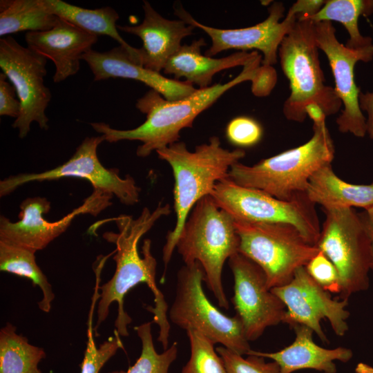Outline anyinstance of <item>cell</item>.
<instances>
[{
	"label": "cell",
	"instance_id": "cell-1",
	"mask_svg": "<svg viewBox=\"0 0 373 373\" xmlns=\"http://www.w3.org/2000/svg\"><path fill=\"white\" fill-rule=\"evenodd\" d=\"M171 211L169 204H162L160 202L152 212L149 208L144 207L136 219L126 215L111 219L116 222L119 232H106L103 238L116 245V254L113 256L116 269L111 279L99 287L101 292L97 309V319L93 327L95 335L97 336L99 326L108 316L110 305L116 302L118 305L115 322L116 331L121 336H128L127 327L132 322V318L124 309V297L132 288L139 283H144L154 296L155 306H149L146 309L153 314L152 323L159 327L157 341L164 350L169 347L171 326L167 316L168 305L156 284L157 262L151 254V242L149 239L144 240L142 249L143 258L139 254L137 246L142 236L160 218L168 216Z\"/></svg>",
	"mask_w": 373,
	"mask_h": 373
},
{
	"label": "cell",
	"instance_id": "cell-2",
	"mask_svg": "<svg viewBox=\"0 0 373 373\" xmlns=\"http://www.w3.org/2000/svg\"><path fill=\"white\" fill-rule=\"evenodd\" d=\"M262 64V55L243 66L241 73L224 84H216L205 88H197L181 99L170 101L151 89L135 104L136 108L146 115V120L139 126L129 130H117L104 122L91 123L93 129L103 135L105 141L138 140L142 142L136 151L138 157H145L153 151L164 149L179 142L180 131L192 127L195 117L210 107L232 87L246 81L254 82Z\"/></svg>",
	"mask_w": 373,
	"mask_h": 373
},
{
	"label": "cell",
	"instance_id": "cell-3",
	"mask_svg": "<svg viewBox=\"0 0 373 373\" xmlns=\"http://www.w3.org/2000/svg\"><path fill=\"white\" fill-rule=\"evenodd\" d=\"M158 157L171 167L174 177L173 199L176 220L172 231L166 235L162 250L165 272L181 231L195 204L204 196L210 195L216 184L228 178L231 167L242 159L245 151L224 149L216 136L207 143L196 146L190 151L183 142H175L156 151Z\"/></svg>",
	"mask_w": 373,
	"mask_h": 373
},
{
	"label": "cell",
	"instance_id": "cell-4",
	"mask_svg": "<svg viewBox=\"0 0 373 373\" xmlns=\"http://www.w3.org/2000/svg\"><path fill=\"white\" fill-rule=\"evenodd\" d=\"M335 148L326 123L313 124V135L305 143L254 165L240 162L230 169L229 178L235 183L260 189L280 200L292 199L306 192L312 175L332 162Z\"/></svg>",
	"mask_w": 373,
	"mask_h": 373
},
{
	"label": "cell",
	"instance_id": "cell-5",
	"mask_svg": "<svg viewBox=\"0 0 373 373\" xmlns=\"http://www.w3.org/2000/svg\"><path fill=\"white\" fill-rule=\"evenodd\" d=\"M318 50L314 21L297 17L278 51L280 67L289 82L290 94L283 108L287 120L303 122L305 108L312 103L318 104L326 117L336 114L342 107L334 87L325 83Z\"/></svg>",
	"mask_w": 373,
	"mask_h": 373
},
{
	"label": "cell",
	"instance_id": "cell-6",
	"mask_svg": "<svg viewBox=\"0 0 373 373\" xmlns=\"http://www.w3.org/2000/svg\"><path fill=\"white\" fill-rule=\"evenodd\" d=\"M239 245L234 219L211 195L195 204L176 244L185 265L195 262L201 265L207 287L219 306L225 309L229 308V303L222 283V271L225 261L239 252Z\"/></svg>",
	"mask_w": 373,
	"mask_h": 373
},
{
	"label": "cell",
	"instance_id": "cell-7",
	"mask_svg": "<svg viewBox=\"0 0 373 373\" xmlns=\"http://www.w3.org/2000/svg\"><path fill=\"white\" fill-rule=\"evenodd\" d=\"M325 218L316 246L334 264L340 297L347 299L370 286L372 238L364 213L354 208L323 209Z\"/></svg>",
	"mask_w": 373,
	"mask_h": 373
},
{
	"label": "cell",
	"instance_id": "cell-8",
	"mask_svg": "<svg viewBox=\"0 0 373 373\" xmlns=\"http://www.w3.org/2000/svg\"><path fill=\"white\" fill-rule=\"evenodd\" d=\"M239 252L261 267L269 289L288 283L320 251L294 226L235 221Z\"/></svg>",
	"mask_w": 373,
	"mask_h": 373
},
{
	"label": "cell",
	"instance_id": "cell-9",
	"mask_svg": "<svg viewBox=\"0 0 373 373\" xmlns=\"http://www.w3.org/2000/svg\"><path fill=\"white\" fill-rule=\"evenodd\" d=\"M210 195L235 221L289 224L310 244L318 242L321 227L315 204L306 192L284 200L260 189L240 186L228 177L216 184Z\"/></svg>",
	"mask_w": 373,
	"mask_h": 373
},
{
	"label": "cell",
	"instance_id": "cell-10",
	"mask_svg": "<svg viewBox=\"0 0 373 373\" xmlns=\"http://www.w3.org/2000/svg\"><path fill=\"white\" fill-rule=\"evenodd\" d=\"M203 281L204 272L198 262L179 269L169 319L186 331L194 329L203 334L215 344L247 354L251 348L240 317L237 314L229 317L214 307L204 292Z\"/></svg>",
	"mask_w": 373,
	"mask_h": 373
},
{
	"label": "cell",
	"instance_id": "cell-11",
	"mask_svg": "<svg viewBox=\"0 0 373 373\" xmlns=\"http://www.w3.org/2000/svg\"><path fill=\"white\" fill-rule=\"evenodd\" d=\"M105 141L103 135L87 137L75 153L61 165L41 173H19L0 181V197L15 191L18 187L32 182L50 181L74 177L88 180L94 191L115 196L121 203L133 205L139 202L141 189L129 175L121 178L117 169H108L100 162L97 147Z\"/></svg>",
	"mask_w": 373,
	"mask_h": 373
},
{
	"label": "cell",
	"instance_id": "cell-12",
	"mask_svg": "<svg viewBox=\"0 0 373 373\" xmlns=\"http://www.w3.org/2000/svg\"><path fill=\"white\" fill-rule=\"evenodd\" d=\"M46 61L11 36L0 39V67L15 86L21 103L20 113L12 125L18 130L20 138L27 136L34 122L43 130L49 128L46 110L51 93L44 84Z\"/></svg>",
	"mask_w": 373,
	"mask_h": 373
},
{
	"label": "cell",
	"instance_id": "cell-13",
	"mask_svg": "<svg viewBox=\"0 0 373 373\" xmlns=\"http://www.w3.org/2000/svg\"><path fill=\"white\" fill-rule=\"evenodd\" d=\"M314 23L318 48L327 56L334 79V88L342 103L341 113L336 120L338 129L343 133L364 137L367 134L366 117L359 105L361 90L355 82L354 67L358 61L373 59V44L348 48L338 40L332 22Z\"/></svg>",
	"mask_w": 373,
	"mask_h": 373
},
{
	"label": "cell",
	"instance_id": "cell-14",
	"mask_svg": "<svg viewBox=\"0 0 373 373\" xmlns=\"http://www.w3.org/2000/svg\"><path fill=\"white\" fill-rule=\"evenodd\" d=\"M112 197L111 194L93 191L79 207L55 222H49L43 217L50 210V202L46 198H27L19 206L17 222H12L1 216L0 242L35 253L65 232L77 216H97L111 204Z\"/></svg>",
	"mask_w": 373,
	"mask_h": 373
},
{
	"label": "cell",
	"instance_id": "cell-15",
	"mask_svg": "<svg viewBox=\"0 0 373 373\" xmlns=\"http://www.w3.org/2000/svg\"><path fill=\"white\" fill-rule=\"evenodd\" d=\"M234 279L232 303L246 338H260L267 327L283 323L286 307L269 289L265 272L256 262L238 252L228 260Z\"/></svg>",
	"mask_w": 373,
	"mask_h": 373
},
{
	"label": "cell",
	"instance_id": "cell-16",
	"mask_svg": "<svg viewBox=\"0 0 373 373\" xmlns=\"http://www.w3.org/2000/svg\"><path fill=\"white\" fill-rule=\"evenodd\" d=\"M271 289L286 307L284 323L292 327L298 325L307 326L323 343H327L328 339L321 325L322 320L327 319L338 336H343L348 331L347 319L350 312L345 309L348 300L332 299L309 276L305 267L298 269L288 283Z\"/></svg>",
	"mask_w": 373,
	"mask_h": 373
},
{
	"label": "cell",
	"instance_id": "cell-17",
	"mask_svg": "<svg viewBox=\"0 0 373 373\" xmlns=\"http://www.w3.org/2000/svg\"><path fill=\"white\" fill-rule=\"evenodd\" d=\"M285 7L282 2H274L268 8V17L254 26L236 28L220 29L204 25L183 8L175 9V15L187 24L198 28L206 32L211 40V46L204 55L212 57L229 49H254L263 55L262 64L272 66L278 61L279 46L297 19V15L289 9L284 18Z\"/></svg>",
	"mask_w": 373,
	"mask_h": 373
},
{
	"label": "cell",
	"instance_id": "cell-18",
	"mask_svg": "<svg viewBox=\"0 0 373 373\" xmlns=\"http://www.w3.org/2000/svg\"><path fill=\"white\" fill-rule=\"evenodd\" d=\"M82 60L89 66L95 81L112 77L139 81L159 93L167 100L181 99L197 89L186 81L169 79L158 72L145 68L135 61L128 50L120 45L106 52L90 49L82 55Z\"/></svg>",
	"mask_w": 373,
	"mask_h": 373
},
{
	"label": "cell",
	"instance_id": "cell-19",
	"mask_svg": "<svg viewBox=\"0 0 373 373\" xmlns=\"http://www.w3.org/2000/svg\"><path fill=\"white\" fill-rule=\"evenodd\" d=\"M97 37L59 18L48 30L26 32L25 40L28 48L53 61V82L59 83L77 73L82 55L92 49Z\"/></svg>",
	"mask_w": 373,
	"mask_h": 373
},
{
	"label": "cell",
	"instance_id": "cell-20",
	"mask_svg": "<svg viewBox=\"0 0 373 373\" xmlns=\"http://www.w3.org/2000/svg\"><path fill=\"white\" fill-rule=\"evenodd\" d=\"M144 17L137 26H117V29L139 37L143 45L140 64L160 73L182 46V40L192 35L195 27L182 19L170 20L161 16L147 1H143Z\"/></svg>",
	"mask_w": 373,
	"mask_h": 373
},
{
	"label": "cell",
	"instance_id": "cell-21",
	"mask_svg": "<svg viewBox=\"0 0 373 373\" xmlns=\"http://www.w3.org/2000/svg\"><path fill=\"white\" fill-rule=\"evenodd\" d=\"M293 328L296 337L289 345L274 352L250 350L247 355L254 354L271 359L278 365L280 373H293L304 369L321 373H336L334 361L346 363L353 356L352 351L346 347L326 349L318 345L313 340L314 332L307 326L298 325Z\"/></svg>",
	"mask_w": 373,
	"mask_h": 373
},
{
	"label": "cell",
	"instance_id": "cell-22",
	"mask_svg": "<svg viewBox=\"0 0 373 373\" xmlns=\"http://www.w3.org/2000/svg\"><path fill=\"white\" fill-rule=\"evenodd\" d=\"M205 45L203 38L189 45H182L166 63L164 73L173 75L177 80L183 77L186 82L196 84L199 88H205L210 86L217 73L236 66H245L260 55L257 51H241L222 58H212L202 54L201 47Z\"/></svg>",
	"mask_w": 373,
	"mask_h": 373
},
{
	"label": "cell",
	"instance_id": "cell-23",
	"mask_svg": "<svg viewBox=\"0 0 373 373\" xmlns=\"http://www.w3.org/2000/svg\"><path fill=\"white\" fill-rule=\"evenodd\" d=\"M306 193L313 204L321 205L323 209L360 207L367 210L373 207V182L368 184L347 182L334 173L332 163L312 175Z\"/></svg>",
	"mask_w": 373,
	"mask_h": 373
},
{
	"label": "cell",
	"instance_id": "cell-24",
	"mask_svg": "<svg viewBox=\"0 0 373 373\" xmlns=\"http://www.w3.org/2000/svg\"><path fill=\"white\" fill-rule=\"evenodd\" d=\"M52 12L78 28L95 35H103L116 40L124 47L135 61L140 64V48H134L119 35L116 25L119 16L111 7L96 9L81 8L61 0H46Z\"/></svg>",
	"mask_w": 373,
	"mask_h": 373
},
{
	"label": "cell",
	"instance_id": "cell-25",
	"mask_svg": "<svg viewBox=\"0 0 373 373\" xmlns=\"http://www.w3.org/2000/svg\"><path fill=\"white\" fill-rule=\"evenodd\" d=\"M58 19L46 0L0 1L1 37L22 31H46L52 28Z\"/></svg>",
	"mask_w": 373,
	"mask_h": 373
},
{
	"label": "cell",
	"instance_id": "cell-26",
	"mask_svg": "<svg viewBox=\"0 0 373 373\" xmlns=\"http://www.w3.org/2000/svg\"><path fill=\"white\" fill-rule=\"evenodd\" d=\"M372 14L373 0H326L319 11L306 17L314 22L334 21L341 23L349 35L345 45L351 48H359L373 44L372 39L362 35L358 28L359 17Z\"/></svg>",
	"mask_w": 373,
	"mask_h": 373
},
{
	"label": "cell",
	"instance_id": "cell-27",
	"mask_svg": "<svg viewBox=\"0 0 373 373\" xmlns=\"http://www.w3.org/2000/svg\"><path fill=\"white\" fill-rule=\"evenodd\" d=\"M16 329L7 323L0 330V373H41L38 364L46 357L45 351L30 344Z\"/></svg>",
	"mask_w": 373,
	"mask_h": 373
},
{
	"label": "cell",
	"instance_id": "cell-28",
	"mask_svg": "<svg viewBox=\"0 0 373 373\" xmlns=\"http://www.w3.org/2000/svg\"><path fill=\"white\" fill-rule=\"evenodd\" d=\"M34 252L0 242V270L24 277L32 281L42 292L39 308L49 312L55 299L52 287L47 277L36 262Z\"/></svg>",
	"mask_w": 373,
	"mask_h": 373
},
{
	"label": "cell",
	"instance_id": "cell-29",
	"mask_svg": "<svg viewBox=\"0 0 373 373\" xmlns=\"http://www.w3.org/2000/svg\"><path fill=\"white\" fill-rule=\"evenodd\" d=\"M151 323L148 322L134 327L142 343L140 356L134 365L126 371L108 373H169L171 365L177 358V343H173L162 353H157L153 341Z\"/></svg>",
	"mask_w": 373,
	"mask_h": 373
},
{
	"label": "cell",
	"instance_id": "cell-30",
	"mask_svg": "<svg viewBox=\"0 0 373 373\" xmlns=\"http://www.w3.org/2000/svg\"><path fill=\"white\" fill-rule=\"evenodd\" d=\"M99 283H95L94 293L92 298V303L88 313L87 321V342L86 348L84 352L83 360L79 365L80 373H99L100 370L106 363L113 357L119 348L123 349V344L120 338V335L114 331V336L110 337L107 341L103 342L97 347L93 336V312L97 300L99 299Z\"/></svg>",
	"mask_w": 373,
	"mask_h": 373
},
{
	"label": "cell",
	"instance_id": "cell-31",
	"mask_svg": "<svg viewBox=\"0 0 373 373\" xmlns=\"http://www.w3.org/2000/svg\"><path fill=\"white\" fill-rule=\"evenodd\" d=\"M186 332L191 354L181 373H227L222 358L214 348L215 343L196 330Z\"/></svg>",
	"mask_w": 373,
	"mask_h": 373
},
{
	"label": "cell",
	"instance_id": "cell-32",
	"mask_svg": "<svg viewBox=\"0 0 373 373\" xmlns=\"http://www.w3.org/2000/svg\"><path fill=\"white\" fill-rule=\"evenodd\" d=\"M216 352L221 356L227 373H280L278 365L274 362H267L265 358L247 354L244 358L224 346L218 347Z\"/></svg>",
	"mask_w": 373,
	"mask_h": 373
},
{
	"label": "cell",
	"instance_id": "cell-33",
	"mask_svg": "<svg viewBox=\"0 0 373 373\" xmlns=\"http://www.w3.org/2000/svg\"><path fill=\"white\" fill-rule=\"evenodd\" d=\"M263 135L262 127L254 118L240 116L231 119L226 128V136L232 144L238 147H251L257 144Z\"/></svg>",
	"mask_w": 373,
	"mask_h": 373
},
{
	"label": "cell",
	"instance_id": "cell-34",
	"mask_svg": "<svg viewBox=\"0 0 373 373\" xmlns=\"http://www.w3.org/2000/svg\"><path fill=\"white\" fill-rule=\"evenodd\" d=\"M309 276L327 292L340 294L341 285L338 271L334 264L319 251L305 265Z\"/></svg>",
	"mask_w": 373,
	"mask_h": 373
},
{
	"label": "cell",
	"instance_id": "cell-35",
	"mask_svg": "<svg viewBox=\"0 0 373 373\" xmlns=\"http://www.w3.org/2000/svg\"><path fill=\"white\" fill-rule=\"evenodd\" d=\"M7 79L5 74H0V115L17 119L20 113L21 103L17 98L15 86Z\"/></svg>",
	"mask_w": 373,
	"mask_h": 373
},
{
	"label": "cell",
	"instance_id": "cell-36",
	"mask_svg": "<svg viewBox=\"0 0 373 373\" xmlns=\"http://www.w3.org/2000/svg\"><path fill=\"white\" fill-rule=\"evenodd\" d=\"M277 81L276 72L273 66L262 64L260 73L252 82L251 91L257 97H265L270 94Z\"/></svg>",
	"mask_w": 373,
	"mask_h": 373
},
{
	"label": "cell",
	"instance_id": "cell-37",
	"mask_svg": "<svg viewBox=\"0 0 373 373\" xmlns=\"http://www.w3.org/2000/svg\"><path fill=\"white\" fill-rule=\"evenodd\" d=\"M358 99L361 111L367 113V134L373 140V90L366 93L361 91Z\"/></svg>",
	"mask_w": 373,
	"mask_h": 373
},
{
	"label": "cell",
	"instance_id": "cell-38",
	"mask_svg": "<svg viewBox=\"0 0 373 373\" xmlns=\"http://www.w3.org/2000/svg\"><path fill=\"white\" fill-rule=\"evenodd\" d=\"M305 112L307 116L313 121V124H318L325 122L326 115L318 104H309L306 106Z\"/></svg>",
	"mask_w": 373,
	"mask_h": 373
},
{
	"label": "cell",
	"instance_id": "cell-39",
	"mask_svg": "<svg viewBox=\"0 0 373 373\" xmlns=\"http://www.w3.org/2000/svg\"><path fill=\"white\" fill-rule=\"evenodd\" d=\"M355 373H373V367L367 363L360 362L356 366Z\"/></svg>",
	"mask_w": 373,
	"mask_h": 373
},
{
	"label": "cell",
	"instance_id": "cell-40",
	"mask_svg": "<svg viewBox=\"0 0 373 373\" xmlns=\"http://www.w3.org/2000/svg\"><path fill=\"white\" fill-rule=\"evenodd\" d=\"M364 213V215H365V220H366V222H367V226H368V229H369V231H370V235H371V238H372V267H371V270L373 271V224H371V222L368 220V219L367 218L366 216H365V212Z\"/></svg>",
	"mask_w": 373,
	"mask_h": 373
},
{
	"label": "cell",
	"instance_id": "cell-41",
	"mask_svg": "<svg viewBox=\"0 0 373 373\" xmlns=\"http://www.w3.org/2000/svg\"><path fill=\"white\" fill-rule=\"evenodd\" d=\"M365 213L368 220L373 224V207L365 210Z\"/></svg>",
	"mask_w": 373,
	"mask_h": 373
}]
</instances>
